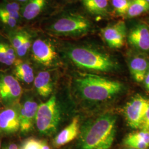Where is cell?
I'll return each instance as SVG.
<instances>
[{
	"mask_svg": "<svg viewBox=\"0 0 149 149\" xmlns=\"http://www.w3.org/2000/svg\"><path fill=\"white\" fill-rule=\"evenodd\" d=\"M34 84L38 93L41 96L47 97L53 91L51 76L48 71L40 72L34 79Z\"/></svg>",
	"mask_w": 149,
	"mask_h": 149,
	"instance_id": "obj_16",
	"label": "cell"
},
{
	"mask_svg": "<svg viewBox=\"0 0 149 149\" xmlns=\"http://www.w3.org/2000/svg\"><path fill=\"white\" fill-rule=\"evenodd\" d=\"M149 10V3L146 0H133L127 12L129 18L139 16Z\"/></svg>",
	"mask_w": 149,
	"mask_h": 149,
	"instance_id": "obj_20",
	"label": "cell"
},
{
	"mask_svg": "<svg viewBox=\"0 0 149 149\" xmlns=\"http://www.w3.org/2000/svg\"><path fill=\"white\" fill-rule=\"evenodd\" d=\"M79 133V118L75 117L66 128L59 133L54 140V145L59 148L74 140Z\"/></svg>",
	"mask_w": 149,
	"mask_h": 149,
	"instance_id": "obj_14",
	"label": "cell"
},
{
	"mask_svg": "<svg viewBox=\"0 0 149 149\" xmlns=\"http://www.w3.org/2000/svg\"><path fill=\"white\" fill-rule=\"evenodd\" d=\"M67 54L70 59L81 68L109 72L118 68L117 62L110 56L94 49L86 47H76L70 49Z\"/></svg>",
	"mask_w": 149,
	"mask_h": 149,
	"instance_id": "obj_3",
	"label": "cell"
},
{
	"mask_svg": "<svg viewBox=\"0 0 149 149\" xmlns=\"http://www.w3.org/2000/svg\"><path fill=\"white\" fill-rule=\"evenodd\" d=\"M81 96L88 101H106L117 95L123 89L120 82L93 74L82 75L76 80Z\"/></svg>",
	"mask_w": 149,
	"mask_h": 149,
	"instance_id": "obj_2",
	"label": "cell"
},
{
	"mask_svg": "<svg viewBox=\"0 0 149 149\" xmlns=\"http://www.w3.org/2000/svg\"><path fill=\"white\" fill-rule=\"evenodd\" d=\"M5 149H18V147L16 144H11L9 146L6 148Z\"/></svg>",
	"mask_w": 149,
	"mask_h": 149,
	"instance_id": "obj_31",
	"label": "cell"
},
{
	"mask_svg": "<svg viewBox=\"0 0 149 149\" xmlns=\"http://www.w3.org/2000/svg\"><path fill=\"white\" fill-rule=\"evenodd\" d=\"M29 32L30 31L24 30V36L22 45L21 48L16 52V54L19 57L25 56L32 47L33 36L32 33Z\"/></svg>",
	"mask_w": 149,
	"mask_h": 149,
	"instance_id": "obj_22",
	"label": "cell"
},
{
	"mask_svg": "<svg viewBox=\"0 0 149 149\" xmlns=\"http://www.w3.org/2000/svg\"><path fill=\"white\" fill-rule=\"evenodd\" d=\"M60 120V112L55 96L38 106L36 118L38 130L40 133L50 135L54 133Z\"/></svg>",
	"mask_w": 149,
	"mask_h": 149,
	"instance_id": "obj_5",
	"label": "cell"
},
{
	"mask_svg": "<svg viewBox=\"0 0 149 149\" xmlns=\"http://www.w3.org/2000/svg\"><path fill=\"white\" fill-rule=\"evenodd\" d=\"M92 25L85 16L68 13L58 18L47 27L51 34L61 37H79L90 32Z\"/></svg>",
	"mask_w": 149,
	"mask_h": 149,
	"instance_id": "obj_4",
	"label": "cell"
},
{
	"mask_svg": "<svg viewBox=\"0 0 149 149\" xmlns=\"http://www.w3.org/2000/svg\"><path fill=\"white\" fill-rule=\"evenodd\" d=\"M125 144L131 148L135 149H147L149 147V144L138 140L125 139Z\"/></svg>",
	"mask_w": 149,
	"mask_h": 149,
	"instance_id": "obj_26",
	"label": "cell"
},
{
	"mask_svg": "<svg viewBox=\"0 0 149 149\" xmlns=\"http://www.w3.org/2000/svg\"><path fill=\"white\" fill-rule=\"evenodd\" d=\"M48 4V0H29L22 7V19L28 22L35 20L43 13Z\"/></svg>",
	"mask_w": 149,
	"mask_h": 149,
	"instance_id": "obj_13",
	"label": "cell"
},
{
	"mask_svg": "<svg viewBox=\"0 0 149 149\" xmlns=\"http://www.w3.org/2000/svg\"><path fill=\"white\" fill-rule=\"evenodd\" d=\"M22 87L18 80L10 74L0 76V98L4 103L11 104L18 101Z\"/></svg>",
	"mask_w": 149,
	"mask_h": 149,
	"instance_id": "obj_8",
	"label": "cell"
},
{
	"mask_svg": "<svg viewBox=\"0 0 149 149\" xmlns=\"http://www.w3.org/2000/svg\"><path fill=\"white\" fill-rule=\"evenodd\" d=\"M130 73L138 82L144 81L149 71V61L141 56H135L129 63Z\"/></svg>",
	"mask_w": 149,
	"mask_h": 149,
	"instance_id": "obj_15",
	"label": "cell"
},
{
	"mask_svg": "<svg viewBox=\"0 0 149 149\" xmlns=\"http://www.w3.org/2000/svg\"><path fill=\"white\" fill-rule=\"evenodd\" d=\"M21 149H41V141L33 139H29Z\"/></svg>",
	"mask_w": 149,
	"mask_h": 149,
	"instance_id": "obj_27",
	"label": "cell"
},
{
	"mask_svg": "<svg viewBox=\"0 0 149 149\" xmlns=\"http://www.w3.org/2000/svg\"><path fill=\"white\" fill-rule=\"evenodd\" d=\"M22 6L17 2L8 0H3L0 3L1 10L13 16L20 21L22 19Z\"/></svg>",
	"mask_w": 149,
	"mask_h": 149,
	"instance_id": "obj_21",
	"label": "cell"
},
{
	"mask_svg": "<svg viewBox=\"0 0 149 149\" xmlns=\"http://www.w3.org/2000/svg\"><path fill=\"white\" fill-rule=\"evenodd\" d=\"M125 139L138 140L149 144V132L141 130L136 133L129 135Z\"/></svg>",
	"mask_w": 149,
	"mask_h": 149,
	"instance_id": "obj_25",
	"label": "cell"
},
{
	"mask_svg": "<svg viewBox=\"0 0 149 149\" xmlns=\"http://www.w3.org/2000/svg\"><path fill=\"white\" fill-rule=\"evenodd\" d=\"M133 149V148H131V149Z\"/></svg>",
	"mask_w": 149,
	"mask_h": 149,
	"instance_id": "obj_34",
	"label": "cell"
},
{
	"mask_svg": "<svg viewBox=\"0 0 149 149\" xmlns=\"http://www.w3.org/2000/svg\"><path fill=\"white\" fill-rule=\"evenodd\" d=\"M38 107L36 102L28 100L20 108V130L22 132L27 133L32 129L36 121Z\"/></svg>",
	"mask_w": 149,
	"mask_h": 149,
	"instance_id": "obj_11",
	"label": "cell"
},
{
	"mask_svg": "<svg viewBox=\"0 0 149 149\" xmlns=\"http://www.w3.org/2000/svg\"><path fill=\"white\" fill-rule=\"evenodd\" d=\"M8 1H12V2H15L19 3V5L23 6L29 0H8Z\"/></svg>",
	"mask_w": 149,
	"mask_h": 149,
	"instance_id": "obj_30",
	"label": "cell"
},
{
	"mask_svg": "<svg viewBox=\"0 0 149 149\" xmlns=\"http://www.w3.org/2000/svg\"><path fill=\"white\" fill-rule=\"evenodd\" d=\"M0 148H1V141H0Z\"/></svg>",
	"mask_w": 149,
	"mask_h": 149,
	"instance_id": "obj_33",
	"label": "cell"
},
{
	"mask_svg": "<svg viewBox=\"0 0 149 149\" xmlns=\"http://www.w3.org/2000/svg\"><path fill=\"white\" fill-rule=\"evenodd\" d=\"M140 129H141V130L149 132V104L148 110L144 116V119Z\"/></svg>",
	"mask_w": 149,
	"mask_h": 149,
	"instance_id": "obj_28",
	"label": "cell"
},
{
	"mask_svg": "<svg viewBox=\"0 0 149 149\" xmlns=\"http://www.w3.org/2000/svg\"><path fill=\"white\" fill-rule=\"evenodd\" d=\"M149 104V100L140 95L134 97L127 103L124 108V113L131 128H140Z\"/></svg>",
	"mask_w": 149,
	"mask_h": 149,
	"instance_id": "obj_7",
	"label": "cell"
},
{
	"mask_svg": "<svg viewBox=\"0 0 149 149\" xmlns=\"http://www.w3.org/2000/svg\"><path fill=\"white\" fill-rule=\"evenodd\" d=\"M146 1H148V2L149 3V0H146Z\"/></svg>",
	"mask_w": 149,
	"mask_h": 149,
	"instance_id": "obj_32",
	"label": "cell"
},
{
	"mask_svg": "<svg viewBox=\"0 0 149 149\" xmlns=\"http://www.w3.org/2000/svg\"><path fill=\"white\" fill-rule=\"evenodd\" d=\"M83 5L91 14L105 16L108 11V0H82Z\"/></svg>",
	"mask_w": 149,
	"mask_h": 149,
	"instance_id": "obj_17",
	"label": "cell"
},
{
	"mask_svg": "<svg viewBox=\"0 0 149 149\" xmlns=\"http://www.w3.org/2000/svg\"><path fill=\"white\" fill-rule=\"evenodd\" d=\"M16 53L15 50L9 43L0 41V63L10 66L15 63Z\"/></svg>",
	"mask_w": 149,
	"mask_h": 149,
	"instance_id": "obj_19",
	"label": "cell"
},
{
	"mask_svg": "<svg viewBox=\"0 0 149 149\" xmlns=\"http://www.w3.org/2000/svg\"><path fill=\"white\" fill-rule=\"evenodd\" d=\"M20 129L19 110L8 108L0 113V129L12 133Z\"/></svg>",
	"mask_w": 149,
	"mask_h": 149,
	"instance_id": "obj_12",
	"label": "cell"
},
{
	"mask_svg": "<svg viewBox=\"0 0 149 149\" xmlns=\"http://www.w3.org/2000/svg\"><path fill=\"white\" fill-rule=\"evenodd\" d=\"M128 42L134 48L141 51H149V29L140 24L133 27L129 32Z\"/></svg>",
	"mask_w": 149,
	"mask_h": 149,
	"instance_id": "obj_10",
	"label": "cell"
},
{
	"mask_svg": "<svg viewBox=\"0 0 149 149\" xmlns=\"http://www.w3.org/2000/svg\"><path fill=\"white\" fill-rule=\"evenodd\" d=\"M32 58L38 64L49 67L56 64L58 55L53 43L48 39L38 38L33 41Z\"/></svg>",
	"mask_w": 149,
	"mask_h": 149,
	"instance_id": "obj_6",
	"label": "cell"
},
{
	"mask_svg": "<svg viewBox=\"0 0 149 149\" xmlns=\"http://www.w3.org/2000/svg\"><path fill=\"white\" fill-rule=\"evenodd\" d=\"M117 119L107 114L97 118L83 128L81 135L82 149H109L116 135Z\"/></svg>",
	"mask_w": 149,
	"mask_h": 149,
	"instance_id": "obj_1",
	"label": "cell"
},
{
	"mask_svg": "<svg viewBox=\"0 0 149 149\" xmlns=\"http://www.w3.org/2000/svg\"><path fill=\"white\" fill-rule=\"evenodd\" d=\"M101 32L102 37L109 47H122L127 36V28L124 22L119 21L108 26L102 28Z\"/></svg>",
	"mask_w": 149,
	"mask_h": 149,
	"instance_id": "obj_9",
	"label": "cell"
},
{
	"mask_svg": "<svg viewBox=\"0 0 149 149\" xmlns=\"http://www.w3.org/2000/svg\"><path fill=\"white\" fill-rule=\"evenodd\" d=\"M144 84L146 88L149 91V71L146 74L144 80Z\"/></svg>",
	"mask_w": 149,
	"mask_h": 149,
	"instance_id": "obj_29",
	"label": "cell"
},
{
	"mask_svg": "<svg viewBox=\"0 0 149 149\" xmlns=\"http://www.w3.org/2000/svg\"><path fill=\"white\" fill-rule=\"evenodd\" d=\"M131 3L130 0H112V5L118 14L120 16L127 14Z\"/></svg>",
	"mask_w": 149,
	"mask_h": 149,
	"instance_id": "obj_24",
	"label": "cell"
},
{
	"mask_svg": "<svg viewBox=\"0 0 149 149\" xmlns=\"http://www.w3.org/2000/svg\"><path fill=\"white\" fill-rule=\"evenodd\" d=\"M0 21L7 28L15 31L20 21L0 9Z\"/></svg>",
	"mask_w": 149,
	"mask_h": 149,
	"instance_id": "obj_23",
	"label": "cell"
},
{
	"mask_svg": "<svg viewBox=\"0 0 149 149\" xmlns=\"http://www.w3.org/2000/svg\"><path fill=\"white\" fill-rule=\"evenodd\" d=\"M15 65V72L18 79L28 84L34 81L33 70L29 64L21 60H16Z\"/></svg>",
	"mask_w": 149,
	"mask_h": 149,
	"instance_id": "obj_18",
	"label": "cell"
}]
</instances>
